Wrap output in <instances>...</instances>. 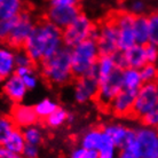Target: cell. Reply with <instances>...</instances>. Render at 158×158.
Wrapping results in <instances>:
<instances>
[{"label": "cell", "mask_w": 158, "mask_h": 158, "mask_svg": "<svg viewBox=\"0 0 158 158\" xmlns=\"http://www.w3.org/2000/svg\"><path fill=\"white\" fill-rule=\"evenodd\" d=\"M64 46L62 30L46 19L37 22L24 51L29 54L35 64L53 56Z\"/></svg>", "instance_id": "6da1fadb"}, {"label": "cell", "mask_w": 158, "mask_h": 158, "mask_svg": "<svg viewBox=\"0 0 158 158\" xmlns=\"http://www.w3.org/2000/svg\"><path fill=\"white\" fill-rule=\"evenodd\" d=\"M39 72L52 86H63L70 83L73 77L71 64V51L63 47L53 56L39 63Z\"/></svg>", "instance_id": "7a4b0ae2"}, {"label": "cell", "mask_w": 158, "mask_h": 158, "mask_svg": "<svg viewBox=\"0 0 158 158\" xmlns=\"http://www.w3.org/2000/svg\"><path fill=\"white\" fill-rule=\"evenodd\" d=\"M70 51L72 73L75 78L91 75L94 72L95 64L101 55L95 39L85 40L75 47L70 48Z\"/></svg>", "instance_id": "3957f363"}, {"label": "cell", "mask_w": 158, "mask_h": 158, "mask_svg": "<svg viewBox=\"0 0 158 158\" xmlns=\"http://www.w3.org/2000/svg\"><path fill=\"white\" fill-rule=\"evenodd\" d=\"M96 30V24L88 16L80 14L69 27L62 30L64 46L72 48L87 39H95Z\"/></svg>", "instance_id": "277c9868"}, {"label": "cell", "mask_w": 158, "mask_h": 158, "mask_svg": "<svg viewBox=\"0 0 158 158\" xmlns=\"http://www.w3.org/2000/svg\"><path fill=\"white\" fill-rule=\"evenodd\" d=\"M37 22L35 21V17L29 10L24 9L20 15L17 16L14 21L12 31L9 33L7 40V45L10 46L14 49L23 48L27 44L28 39L30 38L31 33L35 30Z\"/></svg>", "instance_id": "5b68a950"}, {"label": "cell", "mask_w": 158, "mask_h": 158, "mask_svg": "<svg viewBox=\"0 0 158 158\" xmlns=\"http://www.w3.org/2000/svg\"><path fill=\"white\" fill-rule=\"evenodd\" d=\"M98 27L95 41L98 44L101 55H114L119 51L118 31L110 16L102 21Z\"/></svg>", "instance_id": "8992f818"}, {"label": "cell", "mask_w": 158, "mask_h": 158, "mask_svg": "<svg viewBox=\"0 0 158 158\" xmlns=\"http://www.w3.org/2000/svg\"><path fill=\"white\" fill-rule=\"evenodd\" d=\"M110 17L112 19L118 31L119 51H126L132 46H134L136 44L134 37V29H133L135 16L125 9H123V10L112 13Z\"/></svg>", "instance_id": "52a82bcc"}, {"label": "cell", "mask_w": 158, "mask_h": 158, "mask_svg": "<svg viewBox=\"0 0 158 158\" xmlns=\"http://www.w3.org/2000/svg\"><path fill=\"white\" fill-rule=\"evenodd\" d=\"M158 104L157 83H144L135 94L132 118L140 119Z\"/></svg>", "instance_id": "ba28073f"}, {"label": "cell", "mask_w": 158, "mask_h": 158, "mask_svg": "<svg viewBox=\"0 0 158 158\" xmlns=\"http://www.w3.org/2000/svg\"><path fill=\"white\" fill-rule=\"evenodd\" d=\"M122 89V69H117L108 78L99 80V89L95 98V102L101 109L107 110L111 101Z\"/></svg>", "instance_id": "9c48e42d"}, {"label": "cell", "mask_w": 158, "mask_h": 158, "mask_svg": "<svg viewBox=\"0 0 158 158\" xmlns=\"http://www.w3.org/2000/svg\"><path fill=\"white\" fill-rule=\"evenodd\" d=\"M80 14L81 12H80L79 5L49 4L45 19L61 30H64Z\"/></svg>", "instance_id": "30bf717a"}, {"label": "cell", "mask_w": 158, "mask_h": 158, "mask_svg": "<svg viewBox=\"0 0 158 158\" xmlns=\"http://www.w3.org/2000/svg\"><path fill=\"white\" fill-rule=\"evenodd\" d=\"M134 130L140 158H158V128L141 125Z\"/></svg>", "instance_id": "8fae6325"}, {"label": "cell", "mask_w": 158, "mask_h": 158, "mask_svg": "<svg viewBox=\"0 0 158 158\" xmlns=\"http://www.w3.org/2000/svg\"><path fill=\"white\" fill-rule=\"evenodd\" d=\"M99 89V79L95 73L76 78L73 86V99L77 103L85 104L89 101H95Z\"/></svg>", "instance_id": "7c38bea8"}, {"label": "cell", "mask_w": 158, "mask_h": 158, "mask_svg": "<svg viewBox=\"0 0 158 158\" xmlns=\"http://www.w3.org/2000/svg\"><path fill=\"white\" fill-rule=\"evenodd\" d=\"M79 146L100 152L106 149L116 148L115 144L111 142V140L108 138L106 132L102 127H92L85 131L80 135L79 139Z\"/></svg>", "instance_id": "4fadbf2b"}, {"label": "cell", "mask_w": 158, "mask_h": 158, "mask_svg": "<svg viewBox=\"0 0 158 158\" xmlns=\"http://www.w3.org/2000/svg\"><path fill=\"white\" fill-rule=\"evenodd\" d=\"M135 94L136 92L127 91L123 88L115 96V99L111 101L107 111L117 118H132Z\"/></svg>", "instance_id": "5bb4252c"}, {"label": "cell", "mask_w": 158, "mask_h": 158, "mask_svg": "<svg viewBox=\"0 0 158 158\" xmlns=\"http://www.w3.org/2000/svg\"><path fill=\"white\" fill-rule=\"evenodd\" d=\"M9 116L13 119L15 126L21 130H24L31 125L38 124L39 122V118L35 111L33 106H28L24 103L13 104Z\"/></svg>", "instance_id": "9a60e30c"}, {"label": "cell", "mask_w": 158, "mask_h": 158, "mask_svg": "<svg viewBox=\"0 0 158 158\" xmlns=\"http://www.w3.org/2000/svg\"><path fill=\"white\" fill-rule=\"evenodd\" d=\"M1 88H2L4 96L13 104L22 103V101L25 99V96L29 92L27 86L22 81V79L16 73L2 80V87Z\"/></svg>", "instance_id": "2e32d148"}, {"label": "cell", "mask_w": 158, "mask_h": 158, "mask_svg": "<svg viewBox=\"0 0 158 158\" xmlns=\"http://www.w3.org/2000/svg\"><path fill=\"white\" fill-rule=\"evenodd\" d=\"M15 49L7 44L0 45V80H5L16 72Z\"/></svg>", "instance_id": "e0dca14e"}, {"label": "cell", "mask_w": 158, "mask_h": 158, "mask_svg": "<svg viewBox=\"0 0 158 158\" xmlns=\"http://www.w3.org/2000/svg\"><path fill=\"white\" fill-rule=\"evenodd\" d=\"M102 128L117 149H120L124 146L131 132L130 127L125 126L120 123H109L107 125H104Z\"/></svg>", "instance_id": "ac0fdd59"}, {"label": "cell", "mask_w": 158, "mask_h": 158, "mask_svg": "<svg viewBox=\"0 0 158 158\" xmlns=\"http://www.w3.org/2000/svg\"><path fill=\"white\" fill-rule=\"evenodd\" d=\"M123 52H124V55H125V61H126L127 68L141 69L147 63L144 45L135 44L134 46H132L131 48Z\"/></svg>", "instance_id": "d6986e66"}, {"label": "cell", "mask_w": 158, "mask_h": 158, "mask_svg": "<svg viewBox=\"0 0 158 158\" xmlns=\"http://www.w3.org/2000/svg\"><path fill=\"white\" fill-rule=\"evenodd\" d=\"M122 83L123 88L127 91L138 92V89L143 85L141 73L139 69L125 68L122 70Z\"/></svg>", "instance_id": "ffe728a7"}, {"label": "cell", "mask_w": 158, "mask_h": 158, "mask_svg": "<svg viewBox=\"0 0 158 158\" xmlns=\"http://www.w3.org/2000/svg\"><path fill=\"white\" fill-rule=\"evenodd\" d=\"M25 146H27V141L24 138L23 131L17 127L2 142V148L5 150L14 152V154H22Z\"/></svg>", "instance_id": "44dd1931"}, {"label": "cell", "mask_w": 158, "mask_h": 158, "mask_svg": "<svg viewBox=\"0 0 158 158\" xmlns=\"http://www.w3.org/2000/svg\"><path fill=\"white\" fill-rule=\"evenodd\" d=\"M117 69L118 68L116 65L112 55H100L98 62L95 64L94 73L99 80H102L112 75Z\"/></svg>", "instance_id": "7402d4cb"}, {"label": "cell", "mask_w": 158, "mask_h": 158, "mask_svg": "<svg viewBox=\"0 0 158 158\" xmlns=\"http://www.w3.org/2000/svg\"><path fill=\"white\" fill-rule=\"evenodd\" d=\"M24 9L23 0H2L0 4V19L14 20Z\"/></svg>", "instance_id": "603a6c76"}, {"label": "cell", "mask_w": 158, "mask_h": 158, "mask_svg": "<svg viewBox=\"0 0 158 158\" xmlns=\"http://www.w3.org/2000/svg\"><path fill=\"white\" fill-rule=\"evenodd\" d=\"M134 37L135 41L139 45L149 44V25H148V16L139 15L134 17Z\"/></svg>", "instance_id": "cb8c5ba5"}, {"label": "cell", "mask_w": 158, "mask_h": 158, "mask_svg": "<svg viewBox=\"0 0 158 158\" xmlns=\"http://www.w3.org/2000/svg\"><path fill=\"white\" fill-rule=\"evenodd\" d=\"M36 65L32 67H19L16 68V75L19 76L29 91L35 89L39 84V75L36 70Z\"/></svg>", "instance_id": "d4e9b609"}, {"label": "cell", "mask_w": 158, "mask_h": 158, "mask_svg": "<svg viewBox=\"0 0 158 158\" xmlns=\"http://www.w3.org/2000/svg\"><path fill=\"white\" fill-rule=\"evenodd\" d=\"M71 118H73L71 116V114L68 110H65L64 108L59 107L53 114L48 116L47 118L44 120L45 125L52 130H56L60 128L61 126H63L65 123L70 122Z\"/></svg>", "instance_id": "484cf974"}, {"label": "cell", "mask_w": 158, "mask_h": 158, "mask_svg": "<svg viewBox=\"0 0 158 158\" xmlns=\"http://www.w3.org/2000/svg\"><path fill=\"white\" fill-rule=\"evenodd\" d=\"M33 108H35V111H36L39 120H45L48 116L53 114L59 108V103L56 102L55 100L45 98V99H41L40 101H38L33 106Z\"/></svg>", "instance_id": "4316f807"}, {"label": "cell", "mask_w": 158, "mask_h": 158, "mask_svg": "<svg viewBox=\"0 0 158 158\" xmlns=\"http://www.w3.org/2000/svg\"><path fill=\"white\" fill-rule=\"evenodd\" d=\"M22 131H23L24 138H25V141L28 144L40 146L45 140V132L39 124L31 125V126L27 127Z\"/></svg>", "instance_id": "83f0119b"}, {"label": "cell", "mask_w": 158, "mask_h": 158, "mask_svg": "<svg viewBox=\"0 0 158 158\" xmlns=\"http://www.w3.org/2000/svg\"><path fill=\"white\" fill-rule=\"evenodd\" d=\"M140 70L141 78L144 83H157L158 81V65L155 63H146Z\"/></svg>", "instance_id": "f1b7e54d"}, {"label": "cell", "mask_w": 158, "mask_h": 158, "mask_svg": "<svg viewBox=\"0 0 158 158\" xmlns=\"http://www.w3.org/2000/svg\"><path fill=\"white\" fill-rule=\"evenodd\" d=\"M16 126L9 115H0V143L2 144Z\"/></svg>", "instance_id": "f546056e"}, {"label": "cell", "mask_w": 158, "mask_h": 158, "mask_svg": "<svg viewBox=\"0 0 158 158\" xmlns=\"http://www.w3.org/2000/svg\"><path fill=\"white\" fill-rule=\"evenodd\" d=\"M148 25H149V44H152L158 47V12H154L150 15H148Z\"/></svg>", "instance_id": "4dcf8cb0"}, {"label": "cell", "mask_w": 158, "mask_h": 158, "mask_svg": "<svg viewBox=\"0 0 158 158\" xmlns=\"http://www.w3.org/2000/svg\"><path fill=\"white\" fill-rule=\"evenodd\" d=\"M147 9V4L144 0H130L127 2V7L125 10L133 14L134 16L144 15Z\"/></svg>", "instance_id": "1f68e13d"}, {"label": "cell", "mask_w": 158, "mask_h": 158, "mask_svg": "<svg viewBox=\"0 0 158 158\" xmlns=\"http://www.w3.org/2000/svg\"><path fill=\"white\" fill-rule=\"evenodd\" d=\"M140 122L144 126L158 128V104L154 109H151L148 114L143 116L142 118L140 119Z\"/></svg>", "instance_id": "d6a6232c"}, {"label": "cell", "mask_w": 158, "mask_h": 158, "mask_svg": "<svg viewBox=\"0 0 158 158\" xmlns=\"http://www.w3.org/2000/svg\"><path fill=\"white\" fill-rule=\"evenodd\" d=\"M98 157H99V155H98L96 151L84 148L81 146L73 148L71 150V152H70V156H69V158H98Z\"/></svg>", "instance_id": "836d02e7"}, {"label": "cell", "mask_w": 158, "mask_h": 158, "mask_svg": "<svg viewBox=\"0 0 158 158\" xmlns=\"http://www.w3.org/2000/svg\"><path fill=\"white\" fill-rule=\"evenodd\" d=\"M15 59H16V65L19 67H32L36 65L33 63V61L31 57L29 56V54L24 51V48H20V49H15Z\"/></svg>", "instance_id": "e575fe53"}, {"label": "cell", "mask_w": 158, "mask_h": 158, "mask_svg": "<svg viewBox=\"0 0 158 158\" xmlns=\"http://www.w3.org/2000/svg\"><path fill=\"white\" fill-rule=\"evenodd\" d=\"M14 21H15V19L14 20H4V19H0V45L7 43L9 33L12 31Z\"/></svg>", "instance_id": "d590c367"}, {"label": "cell", "mask_w": 158, "mask_h": 158, "mask_svg": "<svg viewBox=\"0 0 158 158\" xmlns=\"http://www.w3.org/2000/svg\"><path fill=\"white\" fill-rule=\"evenodd\" d=\"M146 49V57L147 63H158V47L152 44H147L144 45Z\"/></svg>", "instance_id": "8d00e7d4"}, {"label": "cell", "mask_w": 158, "mask_h": 158, "mask_svg": "<svg viewBox=\"0 0 158 158\" xmlns=\"http://www.w3.org/2000/svg\"><path fill=\"white\" fill-rule=\"evenodd\" d=\"M39 146H35V144H28L24 147L23 151H22V156L23 158H38L39 157Z\"/></svg>", "instance_id": "74e56055"}, {"label": "cell", "mask_w": 158, "mask_h": 158, "mask_svg": "<svg viewBox=\"0 0 158 158\" xmlns=\"http://www.w3.org/2000/svg\"><path fill=\"white\" fill-rule=\"evenodd\" d=\"M112 57H114V61H115L116 65H117V68L118 69H125L126 67V61H125V55H124V52L123 51H118L116 52L115 54L112 55Z\"/></svg>", "instance_id": "f35d334b"}, {"label": "cell", "mask_w": 158, "mask_h": 158, "mask_svg": "<svg viewBox=\"0 0 158 158\" xmlns=\"http://www.w3.org/2000/svg\"><path fill=\"white\" fill-rule=\"evenodd\" d=\"M99 157L98 158H117V148H111V149H106L98 152Z\"/></svg>", "instance_id": "ab89813d"}, {"label": "cell", "mask_w": 158, "mask_h": 158, "mask_svg": "<svg viewBox=\"0 0 158 158\" xmlns=\"http://www.w3.org/2000/svg\"><path fill=\"white\" fill-rule=\"evenodd\" d=\"M0 158H23V156L21 154H14V152L2 149V151L0 152Z\"/></svg>", "instance_id": "60d3db41"}, {"label": "cell", "mask_w": 158, "mask_h": 158, "mask_svg": "<svg viewBox=\"0 0 158 158\" xmlns=\"http://www.w3.org/2000/svg\"><path fill=\"white\" fill-rule=\"evenodd\" d=\"M49 4H63V5H79V0H49Z\"/></svg>", "instance_id": "b9f144b4"}, {"label": "cell", "mask_w": 158, "mask_h": 158, "mask_svg": "<svg viewBox=\"0 0 158 158\" xmlns=\"http://www.w3.org/2000/svg\"><path fill=\"white\" fill-rule=\"evenodd\" d=\"M117 158H138V157H136V156H134L133 154L128 152V151L120 149V151L118 152V156H117Z\"/></svg>", "instance_id": "7bdbcfd3"}, {"label": "cell", "mask_w": 158, "mask_h": 158, "mask_svg": "<svg viewBox=\"0 0 158 158\" xmlns=\"http://www.w3.org/2000/svg\"><path fill=\"white\" fill-rule=\"evenodd\" d=\"M2 149H4V148H2V144H1V143H0V152H1V151H2Z\"/></svg>", "instance_id": "ee69618b"}, {"label": "cell", "mask_w": 158, "mask_h": 158, "mask_svg": "<svg viewBox=\"0 0 158 158\" xmlns=\"http://www.w3.org/2000/svg\"><path fill=\"white\" fill-rule=\"evenodd\" d=\"M1 2H2V0H0V4H1Z\"/></svg>", "instance_id": "f6af8a7d"}, {"label": "cell", "mask_w": 158, "mask_h": 158, "mask_svg": "<svg viewBox=\"0 0 158 158\" xmlns=\"http://www.w3.org/2000/svg\"><path fill=\"white\" fill-rule=\"evenodd\" d=\"M157 85H158V81H157Z\"/></svg>", "instance_id": "bcb514c9"}, {"label": "cell", "mask_w": 158, "mask_h": 158, "mask_svg": "<svg viewBox=\"0 0 158 158\" xmlns=\"http://www.w3.org/2000/svg\"><path fill=\"white\" fill-rule=\"evenodd\" d=\"M157 65H158V63H157Z\"/></svg>", "instance_id": "7dc6e473"}]
</instances>
